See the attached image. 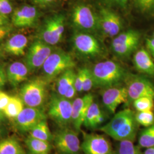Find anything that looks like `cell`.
Instances as JSON below:
<instances>
[{"mask_svg":"<svg viewBox=\"0 0 154 154\" xmlns=\"http://www.w3.org/2000/svg\"><path fill=\"white\" fill-rule=\"evenodd\" d=\"M135 6L143 14H154V0H134Z\"/></svg>","mask_w":154,"mask_h":154,"instance_id":"32","label":"cell"},{"mask_svg":"<svg viewBox=\"0 0 154 154\" xmlns=\"http://www.w3.org/2000/svg\"><path fill=\"white\" fill-rule=\"evenodd\" d=\"M13 28L11 25L0 26V42H2L6 37L13 31Z\"/></svg>","mask_w":154,"mask_h":154,"instance_id":"38","label":"cell"},{"mask_svg":"<svg viewBox=\"0 0 154 154\" xmlns=\"http://www.w3.org/2000/svg\"><path fill=\"white\" fill-rule=\"evenodd\" d=\"M6 70L7 79L14 87L25 81L29 72L27 66L20 62L11 63L7 67Z\"/></svg>","mask_w":154,"mask_h":154,"instance_id":"20","label":"cell"},{"mask_svg":"<svg viewBox=\"0 0 154 154\" xmlns=\"http://www.w3.org/2000/svg\"><path fill=\"white\" fill-rule=\"evenodd\" d=\"M75 76L73 69H68L60 74L56 84L58 94L64 97L67 90L74 83Z\"/></svg>","mask_w":154,"mask_h":154,"instance_id":"23","label":"cell"},{"mask_svg":"<svg viewBox=\"0 0 154 154\" xmlns=\"http://www.w3.org/2000/svg\"><path fill=\"white\" fill-rule=\"evenodd\" d=\"M106 5L115 6L122 9H126L130 0H101Z\"/></svg>","mask_w":154,"mask_h":154,"instance_id":"35","label":"cell"},{"mask_svg":"<svg viewBox=\"0 0 154 154\" xmlns=\"http://www.w3.org/2000/svg\"><path fill=\"white\" fill-rule=\"evenodd\" d=\"M81 150L85 154H113L111 144L107 138L98 134L83 132Z\"/></svg>","mask_w":154,"mask_h":154,"instance_id":"14","label":"cell"},{"mask_svg":"<svg viewBox=\"0 0 154 154\" xmlns=\"http://www.w3.org/2000/svg\"><path fill=\"white\" fill-rule=\"evenodd\" d=\"M77 131L68 127L61 128L53 135L56 149L63 154H77L81 150V144Z\"/></svg>","mask_w":154,"mask_h":154,"instance_id":"9","label":"cell"},{"mask_svg":"<svg viewBox=\"0 0 154 154\" xmlns=\"http://www.w3.org/2000/svg\"><path fill=\"white\" fill-rule=\"evenodd\" d=\"M94 102V96L88 93L72 101V124L75 131H79L89 107Z\"/></svg>","mask_w":154,"mask_h":154,"instance_id":"18","label":"cell"},{"mask_svg":"<svg viewBox=\"0 0 154 154\" xmlns=\"http://www.w3.org/2000/svg\"><path fill=\"white\" fill-rule=\"evenodd\" d=\"M13 11V7L9 0H0V14L8 16Z\"/></svg>","mask_w":154,"mask_h":154,"instance_id":"36","label":"cell"},{"mask_svg":"<svg viewBox=\"0 0 154 154\" xmlns=\"http://www.w3.org/2000/svg\"><path fill=\"white\" fill-rule=\"evenodd\" d=\"M53 46L37 39L28 49L25 58V65L30 72L42 67L45 62L53 51Z\"/></svg>","mask_w":154,"mask_h":154,"instance_id":"10","label":"cell"},{"mask_svg":"<svg viewBox=\"0 0 154 154\" xmlns=\"http://www.w3.org/2000/svg\"><path fill=\"white\" fill-rule=\"evenodd\" d=\"M10 25L9 19L8 16L0 14V26Z\"/></svg>","mask_w":154,"mask_h":154,"instance_id":"43","label":"cell"},{"mask_svg":"<svg viewBox=\"0 0 154 154\" xmlns=\"http://www.w3.org/2000/svg\"><path fill=\"white\" fill-rule=\"evenodd\" d=\"M0 154H26L21 144L14 138H6L0 142Z\"/></svg>","mask_w":154,"mask_h":154,"instance_id":"27","label":"cell"},{"mask_svg":"<svg viewBox=\"0 0 154 154\" xmlns=\"http://www.w3.org/2000/svg\"><path fill=\"white\" fill-rule=\"evenodd\" d=\"M47 85L48 80L42 78H35L25 83L20 92L24 104L30 107L41 106L46 97Z\"/></svg>","mask_w":154,"mask_h":154,"instance_id":"3","label":"cell"},{"mask_svg":"<svg viewBox=\"0 0 154 154\" xmlns=\"http://www.w3.org/2000/svg\"><path fill=\"white\" fill-rule=\"evenodd\" d=\"M128 100L127 103L133 102L135 99L143 97L154 98V85L146 77L133 75L126 77Z\"/></svg>","mask_w":154,"mask_h":154,"instance_id":"12","label":"cell"},{"mask_svg":"<svg viewBox=\"0 0 154 154\" xmlns=\"http://www.w3.org/2000/svg\"><path fill=\"white\" fill-rule=\"evenodd\" d=\"M135 118L138 124L145 127L151 126L154 124V113L152 110L147 111H137Z\"/></svg>","mask_w":154,"mask_h":154,"instance_id":"31","label":"cell"},{"mask_svg":"<svg viewBox=\"0 0 154 154\" xmlns=\"http://www.w3.org/2000/svg\"><path fill=\"white\" fill-rule=\"evenodd\" d=\"M116 154H143L140 148L132 140L121 141L118 145Z\"/></svg>","mask_w":154,"mask_h":154,"instance_id":"29","label":"cell"},{"mask_svg":"<svg viewBox=\"0 0 154 154\" xmlns=\"http://www.w3.org/2000/svg\"><path fill=\"white\" fill-rule=\"evenodd\" d=\"M94 86L93 78L91 70L85 67L84 81L83 84V91L88 92Z\"/></svg>","mask_w":154,"mask_h":154,"instance_id":"33","label":"cell"},{"mask_svg":"<svg viewBox=\"0 0 154 154\" xmlns=\"http://www.w3.org/2000/svg\"><path fill=\"white\" fill-rule=\"evenodd\" d=\"M5 116L4 114L2 111L0 110V126L3 123V122H4L5 120Z\"/></svg>","mask_w":154,"mask_h":154,"instance_id":"45","label":"cell"},{"mask_svg":"<svg viewBox=\"0 0 154 154\" xmlns=\"http://www.w3.org/2000/svg\"><path fill=\"white\" fill-rule=\"evenodd\" d=\"M39 13L37 8L30 5L17 8L11 17V22L17 28H28L34 26L38 21Z\"/></svg>","mask_w":154,"mask_h":154,"instance_id":"17","label":"cell"},{"mask_svg":"<svg viewBox=\"0 0 154 154\" xmlns=\"http://www.w3.org/2000/svg\"><path fill=\"white\" fill-rule=\"evenodd\" d=\"M105 121L103 112L98 103L94 102L88 108L83 125L88 129H94L102 125Z\"/></svg>","mask_w":154,"mask_h":154,"instance_id":"22","label":"cell"},{"mask_svg":"<svg viewBox=\"0 0 154 154\" xmlns=\"http://www.w3.org/2000/svg\"><path fill=\"white\" fill-rule=\"evenodd\" d=\"M72 22L73 26L81 32L90 33L99 30L98 14L84 3L78 4L73 8Z\"/></svg>","mask_w":154,"mask_h":154,"instance_id":"4","label":"cell"},{"mask_svg":"<svg viewBox=\"0 0 154 154\" xmlns=\"http://www.w3.org/2000/svg\"><path fill=\"white\" fill-rule=\"evenodd\" d=\"M102 102L108 111L114 114L118 107L122 103H127L128 94L126 86H115L105 88L102 94Z\"/></svg>","mask_w":154,"mask_h":154,"instance_id":"16","label":"cell"},{"mask_svg":"<svg viewBox=\"0 0 154 154\" xmlns=\"http://www.w3.org/2000/svg\"><path fill=\"white\" fill-rule=\"evenodd\" d=\"M140 39V34L139 32L130 29L119 33L113 38L111 49L119 57H128L137 49Z\"/></svg>","mask_w":154,"mask_h":154,"instance_id":"8","label":"cell"},{"mask_svg":"<svg viewBox=\"0 0 154 154\" xmlns=\"http://www.w3.org/2000/svg\"><path fill=\"white\" fill-rule=\"evenodd\" d=\"M11 99V97L4 91H2L0 90V110L2 111L4 110L9 103V102Z\"/></svg>","mask_w":154,"mask_h":154,"instance_id":"37","label":"cell"},{"mask_svg":"<svg viewBox=\"0 0 154 154\" xmlns=\"http://www.w3.org/2000/svg\"><path fill=\"white\" fill-rule=\"evenodd\" d=\"M4 51L2 49V48H0V64H1V62L2 60V59L4 57Z\"/></svg>","mask_w":154,"mask_h":154,"instance_id":"46","label":"cell"},{"mask_svg":"<svg viewBox=\"0 0 154 154\" xmlns=\"http://www.w3.org/2000/svg\"><path fill=\"white\" fill-rule=\"evenodd\" d=\"M154 99L149 97H143L135 99L132 103L137 111H151L154 108Z\"/></svg>","mask_w":154,"mask_h":154,"instance_id":"30","label":"cell"},{"mask_svg":"<svg viewBox=\"0 0 154 154\" xmlns=\"http://www.w3.org/2000/svg\"><path fill=\"white\" fill-rule=\"evenodd\" d=\"M153 37L154 38V33H153Z\"/></svg>","mask_w":154,"mask_h":154,"instance_id":"48","label":"cell"},{"mask_svg":"<svg viewBox=\"0 0 154 154\" xmlns=\"http://www.w3.org/2000/svg\"><path fill=\"white\" fill-rule=\"evenodd\" d=\"M65 29V17L62 14H55L45 20L39 29L37 39L53 46L61 41Z\"/></svg>","mask_w":154,"mask_h":154,"instance_id":"6","label":"cell"},{"mask_svg":"<svg viewBox=\"0 0 154 154\" xmlns=\"http://www.w3.org/2000/svg\"><path fill=\"white\" fill-rule=\"evenodd\" d=\"M99 30L105 37L114 38L121 33L123 22L121 17L108 8L101 7L99 13Z\"/></svg>","mask_w":154,"mask_h":154,"instance_id":"13","label":"cell"},{"mask_svg":"<svg viewBox=\"0 0 154 154\" xmlns=\"http://www.w3.org/2000/svg\"><path fill=\"white\" fill-rule=\"evenodd\" d=\"M29 133V135L33 138L45 141L50 142L53 139V135L50 130L46 119L40 122Z\"/></svg>","mask_w":154,"mask_h":154,"instance_id":"26","label":"cell"},{"mask_svg":"<svg viewBox=\"0 0 154 154\" xmlns=\"http://www.w3.org/2000/svg\"><path fill=\"white\" fill-rule=\"evenodd\" d=\"M6 70L5 64H0V90L5 86L8 81Z\"/></svg>","mask_w":154,"mask_h":154,"instance_id":"39","label":"cell"},{"mask_svg":"<svg viewBox=\"0 0 154 154\" xmlns=\"http://www.w3.org/2000/svg\"><path fill=\"white\" fill-rule=\"evenodd\" d=\"M85 67L80 69L78 72L76 74L75 78L74 85L76 88L77 92L81 93L83 91V84L84 81V75H85Z\"/></svg>","mask_w":154,"mask_h":154,"instance_id":"34","label":"cell"},{"mask_svg":"<svg viewBox=\"0 0 154 154\" xmlns=\"http://www.w3.org/2000/svg\"><path fill=\"white\" fill-rule=\"evenodd\" d=\"M73 48L77 53L84 57H94L102 53L99 41L89 33L78 31L72 38Z\"/></svg>","mask_w":154,"mask_h":154,"instance_id":"11","label":"cell"},{"mask_svg":"<svg viewBox=\"0 0 154 154\" xmlns=\"http://www.w3.org/2000/svg\"><path fill=\"white\" fill-rule=\"evenodd\" d=\"M133 62L138 71L154 76V62L148 51L143 48L138 50L134 54Z\"/></svg>","mask_w":154,"mask_h":154,"instance_id":"21","label":"cell"},{"mask_svg":"<svg viewBox=\"0 0 154 154\" xmlns=\"http://www.w3.org/2000/svg\"><path fill=\"white\" fill-rule=\"evenodd\" d=\"M28 44V39L22 34L12 35L1 47L5 53L11 55L21 56L25 54V50Z\"/></svg>","mask_w":154,"mask_h":154,"instance_id":"19","label":"cell"},{"mask_svg":"<svg viewBox=\"0 0 154 154\" xmlns=\"http://www.w3.org/2000/svg\"><path fill=\"white\" fill-rule=\"evenodd\" d=\"M25 144L31 154H49L51 149L50 142L33 138L30 135L25 139Z\"/></svg>","mask_w":154,"mask_h":154,"instance_id":"24","label":"cell"},{"mask_svg":"<svg viewBox=\"0 0 154 154\" xmlns=\"http://www.w3.org/2000/svg\"><path fill=\"white\" fill-rule=\"evenodd\" d=\"M77 93V90L75 87V85L74 83L72 86H70V88L67 90V91H66V93L64 95V97L67 99L71 100L75 97Z\"/></svg>","mask_w":154,"mask_h":154,"instance_id":"41","label":"cell"},{"mask_svg":"<svg viewBox=\"0 0 154 154\" xmlns=\"http://www.w3.org/2000/svg\"><path fill=\"white\" fill-rule=\"evenodd\" d=\"M139 144L141 147L147 149L154 146V124L146 127L140 132L139 137Z\"/></svg>","mask_w":154,"mask_h":154,"instance_id":"28","label":"cell"},{"mask_svg":"<svg viewBox=\"0 0 154 154\" xmlns=\"http://www.w3.org/2000/svg\"><path fill=\"white\" fill-rule=\"evenodd\" d=\"M24 109V103L20 97H11L9 103L3 110L6 117L14 119Z\"/></svg>","mask_w":154,"mask_h":154,"instance_id":"25","label":"cell"},{"mask_svg":"<svg viewBox=\"0 0 154 154\" xmlns=\"http://www.w3.org/2000/svg\"><path fill=\"white\" fill-rule=\"evenodd\" d=\"M1 134H2V130H1V129L0 128V137H1Z\"/></svg>","mask_w":154,"mask_h":154,"instance_id":"47","label":"cell"},{"mask_svg":"<svg viewBox=\"0 0 154 154\" xmlns=\"http://www.w3.org/2000/svg\"><path fill=\"white\" fill-rule=\"evenodd\" d=\"M34 5L41 8H46L52 5L55 0H30Z\"/></svg>","mask_w":154,"mask_h":154,"instance_id":"40","label":"cell"},{"mask_svg":"<svg viewBox=\"0 0 154 154\" xmlns=\"http://www.w3.org/2000/svg\"><path fill=\"white\" fill-rule=\"evenodd\" d=\"M143 154H154V146L146 149Z\"/></svg>","mask_w":154,"mask_h":154,"instance_id":"44","label":"cell"},{"mask_svg":"<svg viewBox=\"0 0 154 154\" xmlns=\"http://www.w3.org/2000/svg\"><path fill=\"white\" fill-rule=\"evenodd\" d=\"M146 45L150 55H152L154 58V38L152 37L150 38L146 39Z\"/></svg>","mask_w":154,"mask_h":154,"instance_id":"42","label":"cell"},{"mask_svg":"<svg viewBox=\"0 0 154 154\" xmlns=\"http://www.w3.org/2000/svg\"><path fill=\"white\" fill-rule=\"evenodd\" d=\"M94 86L108 88L117 86L125 80L126 70L115 61L106 60L94 65L91 70Z\"/></svg>","mask_w":154,"mask_h":154,"instance_id":"2","label":"cell"},{"mask_svg":"<svg viewBox=\"0 0 154 154\" xmlns=\"http://www.w3.org/2000/svg\"><path fill=\"white\" fill-rule=\"evenodd\" d=\"M44 111L38 107H28L14 119L15 125L21 132H29L34 127L42 121L46 119Z\"/></svg>","mask_w":154,"mask_h":154,"instance_id":"15","label":"cell"},{"mask_svg":"<svg viewBox=\"0 0 154 154\" xmlns=\"http://www.w3.org/2000/svg\"><path fill=\"white\" fill-rule=\"evenodd\" d=\"M48 114L60 128L67 127L72 123V100L59 94H53L50 100Z\"/></svg>","mask_w":154,"mask_h":154,"instance_id":"7","label":"cell"},{"mask_svg":"<svg viewBox=\"0 0 154 154\" xmlns=\"http://www.w3.org/2000/svg\"><path fill=\"white\" fill-rule=\"evenodd\" d=\"M75 66V62L72 55L62 50H53L42 68L45 78L49 81Z\"/></svg>","mask_w":154,"mask_h":154,"instance_id":"5","label":"cell"},{"mask_svg":"<svg viewBox=\"0 0 154 154\" xmlns=\"http://www.w3.org/2000/svg\"><path fill=\"white\" fill-rule=\"evenodd\" d=\"M138 125L135 113L130 109L122 110L99 130L117 141L132 140L136 137Z\"/></svg>","mask_w":154,"mask_h":154,"instance_id":"1","label":"cell"}]
</instances>
